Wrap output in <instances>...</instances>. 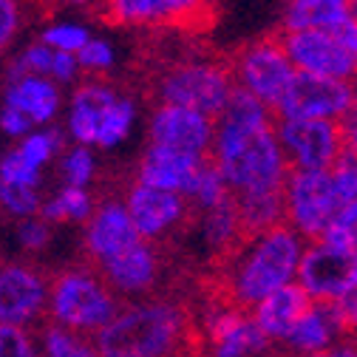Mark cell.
I'll use <instances>...</instances> for the list:
<instances>
[{
  "label": "cell",
  "instance_id": "6da1fadb",
  "mask_svg": "<svg viewBox=\"0 0 357 357\" xmlns=\"http://www.w3.org/2000/svg\"><path fill=\"white\" fill-rule=\"evenodd\" d=\"M306 244L309 241L301 238L289 225L247 236L241 247L225 258L221 292L241 309H255L264 298L298 281Z\"/></svg>",
  "mask_w": 357,
  "mask_h": 357
},
{
  "label": "cell",
  "instance_id": "7a4b0ae2",
  "mask_svg": "<svg viewBox=\"0 0 357 357\" xmlns=\"http://www.w3.org/2000/svg\"><path fill=\"white\" fill-rule=\"evenodd\" d=\"M102 357H182L190 346V318L170 298L128 301L97 335Z\"/></svg>",
  "mask_w": 357,
  "mask_h": 357
},
{
  "label": "cell",
  "instance_id": "3957f363",
  "mask_svg": "<svg viewBox=\"0 0 357 357\" xmlns=\"http://www.w3.org/2000/svg\"><path fill=\"white\" fill-rule=\"evenodd\" d=\"M210 159L225 173L233 196L284 193L292 173L275 128L244 130L215 122V145Z\"/></svg>",
  "mask_w": 357,
  "mask_h": 357
},
{
  "label": "cell",
  "instance_id": "277c9868",
  "mask_svg": "<svg viewBox=\"0 0 357 357\" xmlns=\"http://www.w3.org/2000/svg\"><path fill=\"white\" fill-rule=\"evenodd\" d=\"M139 102L105 77H82L66 100L63 128L68 142L94 151H114L137 128Z\"/></svg>",
  "mask_w": 357,
  "mask_h": 357
},
{
  "label": "cell",
  "instance_id": "5b68a950",
  "mask_svg": "<svg viewBox=\"0 0 357 357\" xmlns=\"http://www.w3.org/2000/svg\"><path fill=\"white\" fill-rule=\"evenodd\" d=\"M125 306V301L108 287L102 273L91 264H68L52 275L49 321L82 335L97 337Z\"/></svg>",
  "mask_w": 357,
  "mask_h": 357
},
{
  "label": "cell",
  "instance_id": "8992f818",
  "mask_svg": "<svg viewBox=\"0 0 357 357\" xmlns=\"http://www.w3.org/2000/svg\"><path fill=\"white\" fill-rule=\"evenodd\" d=\"M236 91V79L230 71V60H218L210 54H188L165 66L156 77L153 94L156 102L182 105L202 111L213 119L225 111L227 100Z\"/></svg>",
  "mask_w": 357,
  "mask_h": 357
},
{
  "label": "cell",
  "instance_id": "52a82bcc",
  "mask_svg": "<svg viewBox=\"0 0 357 357\" xmlns=\"http://www.w3.org/2000/svg\"><path fill=\"white\" fill-rule=\"evenodd\" d=\"M230 71H233L236 88L258 97L273 111L281 105L292 79L298 77V68L292 66L284 49L281 34H266V37L250 40L247 46H241L230 57Z\"/></svg>",
  "mask_w": 357,
  "mask_h": 357
},
{
  "label": "cell",
  "instance_id": "ba28073f",
  "mask_svg": "<svg viewBox=\"0 0 357 357\" xmlns=\"http://www.w3.org/2000/svg\"><path fill=\"white\" fill-rule=\"evenodd\" d=\"M52 275L29 258L0 261V324L40 329L49 321Z\"/></svg>",
  "mask_w": 357,
  "mask_h": 357
},
{
  "label": "cell",
  "instance_id": "9c48e42d",
  "mask_svg": "<svg viewBox=\"0 0 357 357\" xmlns=\"http://www.w3.org/2000/svg\"><path fill=\"white\" fill-rule=\"evenodd\" d=\"M207 357H266L273 354V340L261 332L252 312L215 298L204 306L199 318Z\"/></svg>",
  "mask_w": 357,
  "mask_h": 357
},
{
  "label": "cell",
  "instance_id": "30bf717a",
  "mask_svg": "<svg viewBox=\"0 0 357 357\" xmlns=\"http://www.w3.org/2000/svg\"><path fill=\"white\" fill-rule=\"evenodd\" d=\"M287 225L306 241H321L343 202L329 170H292L284 188Z\"/></svg>",
  "mask_w": 357,
  "mask_h": 357
},
{
  "label": "cell",
  "instance_id": "8fae6325",
  "mask_svg": "<svg viewBox=\"0 0 357 357\" xmlns=\"http://www.w3.org/2000/svg\"><path fill=\"white\" fill-rule=\"evenodd\" d=\"M354 108H357L354 82L298 71L281 105L275 108V116L278 119H326V122L343 125Z\"/></svg>",
  "mask_w": 357,
  "mask_h": 357
},
{
  "label": "cell",
  "instance_id": "7c38bea8",
  "mask_svg": "<svg viewBox=\"0 0 357 357\" xmlns=\"http://www.w3.org/2000/svg\"><path fill=\"white\" fill-rule=\"evenodd\" d=\"M145 241L133 225V218L128 213V204L122 193H105L97 199V207L91 218L79 230V244H82V261L91 266H105L125 250L137 247Z\"/></svg>",
  "mask_w": 357,
  "mask_h": 357
},
{
  "label": "cell",
  "instance_id": "4fadbf2b",
  "mask_svg": "<svg viewBox=\"0 0 357 357\" xmlns=\"http://www.w3.org/2000/svg\"><path fill=\"white\" fill-rule=\"evenodd\" d=\"M278 142L292 170H332L346 153L343 125L326 119H278Z\"/></svg>",
  "mask_w": 357,
  "mask_h": 357
},
{
  "label": "cell",
  "instance_id": "5bb4252c",
  "mask_svg": "<svg viewBox=\"0 0 357 357\" xmlns=\"http://www.w3.org/2000/svg\"><path fill=\"white\" fill-rule=\"evenodd\" d=\"M148 142L196 159H210L215 145V119L193 108L156 102L148 116Z\"/></svg>",
  "mask_w": 357,
  "mask_h": 357
},
{
  "label": "cell",
  "instance_id": "9a60e30c",
  "mask_svg": "<svg viewBox=\"0 0 357 357\" xmlns=\"http://www.w3.org/2000/svg\"><path fill=\"white\" fill-rule=\"evenodd\" d=\"M298 284L312 298V303H343L357 289V255L337 252L324 241H309Z\"/></svg>",
  "mask_w": 357,
  "mask_h": 357
},
{
  "label": "cell",
  "instance_id": "2e32d148",
  "mask_svg": "<svg viewBox=\"0 0 357 357\" xmlns=\"http://www.w3.org/2000/svg\"><path fill=\"white\" fill-rule=\"evenodd\" d=\"M122 199L128 204V213L133 218V225H137L139 236L151 244L165 241L170 233L188 225V218L193 213V204L185 196L167 193L159 188H148L139 182H130L122 190Z\"/></svg>",
  "mask_w": 357,
  "mask_h": 357
},
{
  "label": "cell",
  "instance_id": "e0dca14e",
  "mask_svg": "<svg viewBox=\"0 0 357 357\" xmlns=\"http://www.w3.org/2000/svg\"><path fill=\"white\" fill-rule=\"evenodd\" d=\"M102 15L128 29H188L210 17V0H108Z\"/></svg>",
  "mask_w": 357,
  "mask_h": 357
},
{
  "label": "cell",
  "instance_id": "ac0fdd59",
  "mask_svg": "<svg viewBox=\"0 0 357 357\" xmlns=\"http://www.w3.org/2000/svg\"><path fill=\"white\" fill-rule=\"evenodd\" d=\"M284 49L301 74H318L332 79H357V66L335 31H292L281 34Z\"/></svg>",
  "mask_w": 357,
  "mask_h": 357
},
{
  "label": "cell",
  "instance_id": "d6986e66",
  "mask_svg": "<svg viewBox=\"0 0 357 357\" xmlns=\"http://www.w3.org/2000/svg\"><path fill=\"white\" fill-rule=\"evenodd\" d=\"M100 273L125 303L142 301L156 289V284L162 278V255H159L156 244L139 241L137 247L125 250L122 255H116L114 261L100 266Z\"/></svg>",
  "mask_w": 357,
  "mask_h": 357
},
{
  "label": "cell",
  "instance_id": "ffe728a7",
  "mask_svg": "<svg viewBox=\"0 0 357 357\" xmlns=\"http://www.w3.org/2000/svg\"><path fill=\"white\" fill-rule=\"evenodd\" d=\"M349 337V326L340 303H312L303 318L292 326L281 349L289 357H312L337 349Z\"/></svg>",
  "mask_w": 357,
  "mask_h": 357
},
{
  "label": "cell",
  "instance_id": "44dd1931",
  "mask_svg": "<svg viewBox=\"0 0 357 357\" xmlns=\"http://www.w3.org/2000/svg\"><path fill=\"white\" fill-rule=\"evenodd\" d=\"M66 100L63 85L40 74H23L17 79H3L0 85V102L26 114L34 128L57 125V119L66 114Z\"/></svg>",
  "mask_w": 357,
  "mask_h": 357
},
{
  "label": "cell",
  "instance_id": "7402d4cb",
  "mask_svg": "<svg viewBox=\"0 0 357 357\" xmlns=\"http://www.w3.org/2000/svg\"><path fill=\"white\" fill-rule=\"evenodd\" d=\"M204 162L207 159L176 153V151H167V148H159V145L148 142L137 167H133V182L148 185V188H159V190H167V193H178V196L188 199Z\"/></svg>",
  "mask_w": 357,
  "mask_h": 357
},
{
  "label": "cell",
  "instance_id": "603a6c76",
  "mask_svg": "<svg viewBox=\"0 0 357 357\" xmlns=\"http://www.w3.org/2000/svg\"><path fill=\"white\" fill-rule=\"evenodd\" d=\"M312 306V298L303 292V287L295 281L278 292H273L270 298H264L252 312L255 324L261 326V332L270 337L273 343H284L287 335L292 332V326L303 318V312Z\"/></svg>",
  "mask_w": 357,
  "mask_h": 357
},
{
  "label": "cell",
  "instance_id": "cb8c5ba5",
  "mask_svg": "<svg viewBox=\"0 0 357 357\" xmlns=\"http://www.w3.org/2000/svg\"><path fill=\"white\" fill-rule=\"evenodd\" d=\"M351 20V0H287L281 12V34L292 31H340Z\"/></svg>",
  "mask_w": 357,
  "mask_h": 357
},
{
  "label": "cell",
  "instance_id": "d4e9b609",
  "mask_svg": "<svg viewBox=\"0 0 357 357\" xmlns=\"http://www.w3.org/2000/svg\"><path fill=\"white\" fill-rule=\"evenodd\" d=\"M199 238L215 255L227 258L230 252H236L241 247V241L247 238L244 225H241V213H238V202L230 199L221 207L199 213Z\"/></svg>",
  "mask_w": 357,
  "mask_h": 357
},
{
  "label": "cell",
  "instance_id": "484cf974",
  "mask_svg": "<svg viewBox=\"0 0 357 357\" xmlns=\"http://www.w3.org/2000/svg\"><path fill=\"white\" fill-rule=\"evenodd\" d=\"M97 199L88 188H71V185H57L54 193L46 196L43 202V210L40 215L52 221V225H85L88 218H91L94 207H97Z\"/></svg>",
  "mask_w": 357,
  "mask_h": 357
},
{
  "label": "cell",
  "instance_id": "4316f807",
  "mask_svg": "<svg viewBox=\"0 0 357 357\" xmlns=\"http://www.w3.org/2000/svg\"><path fill=\"white\" fill-rule=\"evenodd\" d=\"M236 202L247 236H258L287 225L284 193H250V196H236Z\"/></svg>",
  "mask_w": 357,
  "mask_h": 357
},
{
  "label": "cell",
  "instance_id": "83f0119b",
  "mask_svg": "<svg viewBox=\"0 0 357 357\" xmlns=\"http://www.w3.org/2000/svg\"><path fill=\"white\" fill-rule=\"evenodd\" d=\"M40 357H102L97 337L46 321L37 329Z\"/></svg>",
  "mask_w": 357,
  "mask_h": 357
},
{
  "label": "cell",
  "instance_id": "f1b7e54d",
  "mask_svg": "<svg viewBox=\"0 0 357 357\" xmlns=\"http://www.w3.org/2000/svg\"><path fill=\"white\" fill-rule=\"evenodd\" d=\"M215 122L230 125V128H244V130H266V128H275L278 116L266 102H261L258 97L236 88Z\"/></svg>",
  "mask_w": 357,
  "mask_h": 357
},
{
  "label": "cell",
  "instance_id": "f546056e",
  "mask_svg": "<svg viewBox=\"0 0 357 357\" xmlns=\"http://www.w3.org/2000/svg\"><path fill=\"white\" fill-rule=\"evenodd\" d=\"M20 148V153L37 165L40 170H46L49 165H57V159L63 156V151L68 148V133L60 125H49V128H34L29 137H23L20 142H15Z\"/></svg>",
  "mask_w": 357,
  "mask_h": 357
},
{
  "label": "cell",
  "instance_id": "4dcf8cb0",
  "mask_svg": "<svg viewBox=\"0 0 357 357\" xmlns=\"http://www.w3.org/2000/svg\"><path fill=\"white\" fill-rule=\"evenodd\" d=\"M57 173H60V185L88 188V190H91V185L97 182V173H100L97 151L88 148V145L68 142V148L57 159Z\"/></svg>",
  "mask_w": 357,
  "mask_h": 357
},
{
  "label": "cell",
  "instance_id": "1f68e13d",
  "mask_svg": "<svg viewBox=\"0 0 357 357\" xmlns=\"http://www.w3.org/2000/svg\"><path fill=\"white\" fill-rule=\"evenodd\" d=\"M230 199H236V196H233V190H230V185H227L225 173H221V170L213 165V159H207V162L202 165L199 176H196V185H193L188 202L193 204V210L204 213V210L221 207V204L230 202Z\"/></svg>",
  "mask_w": 357,
  "mask_h": 357
},
{
  "label": "cell",
  "instance_id": "d6a6232c",
  "mask_svg": "<svg viewBox=\"0 0 357 357\" xmlns=\"http://www.w3.org/2000/svg\"><path fill=\"white\" fill-rule=\"evenodd\" d=\"M91 37H94V31L77 17H54L40 29V40L46 43L49 49L66 52V54H79Z\"/></svg>",
  "mask_w": 357,
  "mask_h": 357
},
{
  "label": "cell",
  "instance_id": "836d02e7",
  "mask_svg": "<svg viewBox=\"0 0 357 357\" xmlns=\"http://www.w3.org/2000/svg\"><path fill=\"white\" fill-rule=\"evenodd\" d=\"M43 202H46V196H43L40 188H23V185L0 182V213L9 215L12 221L40 215Z\"/></svg>",
  "mask_w": 357,
  "mask_h": 357
},
{
  "label": "cell",
  "instance_id": "e575fe53",
  "mask_svg": "<svg viewBox=\"0 0 357 357\" xmlns=\"http://www.w3.org/2000/svg\"><path fill=\"white\" fill-rule=\"evenodd\" d=\"M15 241H17L20 252H26L29 258L40 255V252H46L52 247V241H54V225L46 221L43 215H31V218L15 221Z\"/></svg>",
  "mask_w": 357,
  "mask_h": 357
},
{
  "label": "cell",
  "instance_id": "d590c367",
  "mask_svg": "<svg viewBox=\"0 0 357 357\" xmlns=\"http://www.w3.org/2000/svg\"><path fill=\"white\" fill-rule=\"evenodd\" d=\"M326 247L337 250V252H351L357 255V202H349L337 210L335 221L329 225V230L321 238Z\"/></svg>",
  "mask_w": 357,
  "mask_h": 357
},
{
  "label": "cell",
  "instance_id": "8d00e7d4",
  "mask_svg": "<svg viewBox=\"0 0 357 357\" xmlns=\"http://www.w3.org/2000/svg\"><path fill=\"white\" fill-rule=\"evenodd\" d=\"M0 182L23 185V188H43V170L31 165L17 145L6 148L0 153Z\"/></svg>",
  "mask_w": 357,
  "mask_h": 357
},
{
  "label": "cell",
  "instance_id": "74e56055",
  "mask_svg": "<svg viewBox=\"0 0 357 357\" xmlns=\"http://www.w3.org/2000/svg\"><path fill=\"white\" fill-rule=\"evenodd\" d=\"M77 60H79V68L85 77H105L116 66V46L108 37L94 34L88 40V46L77 54Z\"/></svg>",
  "mask_w": 357,
  "mask_h": 357
},
{
  "label": "cell",
  "instance_id": "f35d334b",
  "mask_svg": "<svg viewBox=\"0 0 357 357\" xmlns=\"http://www.w3.org/2000/svg\"><path fill=\"white\" fill-rule=\"evenodd\" d=\"M0 357H40L37 329L0 324Z\"/></svg>",
  "mask_w": 357,
  "mask_h": 357
},
{
  "label": "cell",
  "instance_id": "ab89813d",
  "mask_svg": "<svg viewBox=\"0 0 357 357\" xmlns=\"http://www.w3.org/2000/svg\"><path fill=\"white\" fill-rule=\"evenodd\" d=\"M329 176H332V185H335V190H337V199H340L343 204L357 202V156H354V153L346 151V153L335 162V167L329 170Z\"/></svg>",
  "mask_w": 357,
  "mask_h": 357
},
{
  "label": "cell",
  "instance_id": "60d3db41",
  "mask_svg": "<svg viewBox=\"0 0 357 357\" xmlns=\"http://www.w3.org/2000/svg\"><path fill=\"white\" fill-rule=\"evenodd\" d=\"M23 26V0H0V54H3Z\"/></svg>",
  "mask_w": 357,
  "mask_h": 357
},
{
  "label": "cell",
  "instance_id": "b9f144b4",
  "mask_svg": "<svg viewBox=\"0 0 357 357\" xmlns=\"http://www.w3.org/2000/svg\"><path fill=\"white\" fill-rule=\"evenodd\" d=\"M31 130H34V125H31V119L26 114H20V111L0 102V133H3L6 139L20 142L23 137H29Z\"/></svg>",
  "mask_w": 357,
  "mask_h": 357
},
{
  "label": "cell",
  "instance_id": "7bdbcfd3",
  "mask_svg": "<svg viewBox=\"0 0 357 357\" xmlns=\"http://www.w3.org/2000/svg\"><path fill=\"white\" fill-rule=\"evenodd\" d=\"M337 37H340V43L346 46V52L351 54V60H354V66H357V23L354 20H349L340 31H335Z\"/></svg>",
  "mask_w": 357,
  "mask_h": 357
},
{
  "label": "cell",
  "instance_id": "ee69618b",
  "mask_svg": "<svg viewBox=\"0 0 357 357\" xmlns=\"http://www.w3.org/2000/svg\"><path fill=\"white\" fill-rule=\"evenodd\" d=\"M340 309H343V318H346V326H349V335L351 337H357V289L340 303Z\"/></svg>",
  "mask_w": 357,
  "mask_h": 357
},
{
  "label": "cell",
  "instance_id": "f6af8a7d",
  "mask_svg": "<svg viewBox=\"0 0 357 357\" xmlns=\"http://www.w3.org/2000/svg\"><path fill=\"white\" fill-rule=\"evenodd\" d=\"M343 145L349 153L357 156V108L351 111V116L343 122Z\"/></svg>",
  "mask_w": 357,
  "mask_h": 357
},
{
  "label": "cell",
  "instance_id": "bcb514c9",
  "mask_svg": "<svg viewBox=\"0 0 357 357\" xmlns=\"http://www.w3.org/2000/svg\"><path fill=\"white\" fill-rule=\"evenodd\" d=\"M332 357H357V337H346L337 349H332Z\"/></svg>",
  "mask_w": 357,
  "mask_h": 357
},
{
  "label": "cell",
  "instance_id": "7dc6e473",
  "mask_svg": "<svg viewBox=\"0 0 357 357\" xmlns=\"http://www.w3.org/2000/svg\"><path fill=\"white\" fill-rule=\"evenodd\" d=\"M60 3L74 6V9H100V12H102L108 0H60Z\"/></svg>",
  "mask_w": 357,
  "mask_h": 357
},
{
  "label": "cell",
  "instance_id": "c3c4849f",
  "mask_svg": "<svg viewBox=\"0 0 357 357\" xmlns=\"http://www.w3.org/2000/svg\"><path fill=\"white\" fill-rule=\"evenodd\" d=\"M351 20L357 23V0H351Z\"/></svg>",
  "mask_w": 357,
  "mask_h": 357
},
{
  "label": "cell",
  "instance_id": "681fc988",
  "mask_svg": "<svg viewBox=\"0 0 357 357\" xmlns=\"http://www.w3.org/2000/svg\"><path fill=\"white\" fill-rule=\"evenodd\" d=\"M266 357H289L287 351H273V354H266Z\"/></svg>",
  "mask_w": 357,
  "mask_h": 357
},
{
  "label": "cell",
  "instance_id": "f907efd6",
  "mask_svg": "<svg viewBox=\"0 0 357 357\" xmlns=\"http://www.w3.org/2000/svg\"><path fill=\"white\" fill-rule=\"evenodd\" d=\"M312 357H332V351H326V354H312Z\"/></svg>",
  "mask_w": 357,
  "mask_h": 357
},
{
  "label": "cell",
  "instance_id": "816d5d0a",
  "mask_svg": "<svg viewBox=\"0 0 357 357\" xmlns=\"http://www.w3.org/2000/svg\"><path fill=\"white\" fill-rule=\"evenodd\" d=\"M354 100H357V79H354Z\"/></svg>",
  "mask_w": 357,
  "mask_h": 357
}]
</instances>
